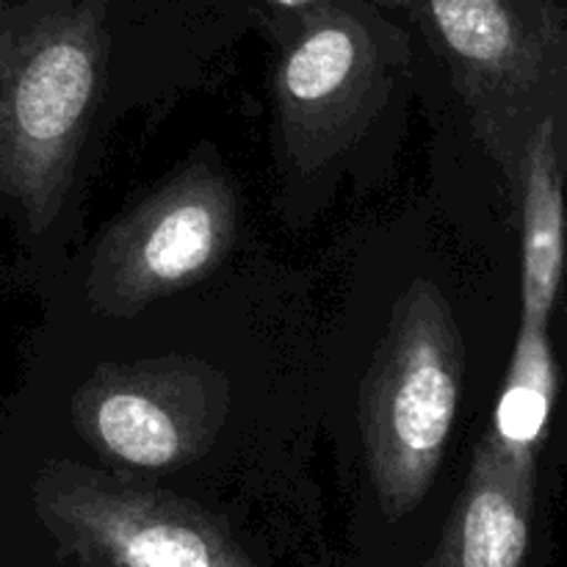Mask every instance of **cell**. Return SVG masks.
I'll use <instances>...</instances> for the list:
<instances>
[{
    "label": "cell",
    "instance_id": "cell-1",
    "mask_svg": "<svg viewBox=\"0 0 567 567\" xmlns=\"http://www.w3.org/2000/svg\"><path fill=\"white\" fill-rule=\"evenodd\" d=\"M465 347L452 305L432 280L396 299L360 388V432L377 504L399 524L424 504L460 410Z\"/></svg>",
    "mask_w": 567,
    "mask_h": 567
},
{
    "label": "cell",
    "instance_id": "cell-2",
    "mask_svg": "<svg viewBox=\"0 0 567 567\" xmlns=\"http://www.w3.org/2000/svg\"><path fill=\"white\" fill-rule=\"evenodd\" d=\"M105 6L81 0L0 61V194L33 233L53 225L75 177L103 81Z\"/></svg>",
    "mask_w": 567,
    "mask_h": 567
},
{
    "label": "cell",
    "instance_id": "cell-3",
    "mask_svg": "<svg viewBox=\"0 0 567 567\" xmlns=\"http://www.w3.org/2000/svg\"><path fill=\"white\" fill-rule=\"evenodd\" d=\"M31 502L61 565L264 567L203 504L72 460L39 471Z\"/></svg>",
    "mask_w": 567,
    "mask_h": 567
},
{
    "label": "cell",
    "instance_id": "cell-4",
    "mask_svg": "<svg viewBox=\"0 0 567 567\" xmlns=\"http://www.w3.org/2000/svg\"><path fill=\"white\" fill-rule=\"evenodd\" d=\"M236 230L230 181L205 161H192L103 233L86 275L89 308L131 319L197 286L219 269Z\"/></svg>",
    "mask_w": 567,
    "mask_h": 567
},
{
    "label": "cell",
    "instance_id": "cell-5",
    "mask_svg": "<svg viewBox=\"0 0 567 567\" xmlns=\"http://www.w3.org/2000/svg\"><path fill=\"white\" fill-rule=\"evenodd\" d=\"M402 55V37L358 0L305 17L275 78L288 161L310 175L343 153L374 120Z\"/></svg>",
    "mask_w": 567,
    "mask_h": 567
},
{
    "label": "cell",
    "instance_id": "cell-6",
    "mask_svg": "<svg viewBox=\"0 0 567 567\" xmlns=\"http://www.w3.org/2000/svg\"><path fill=\"white\" fill-rule=\"evenodd\" d=\"M230 382L192 354L103 363L72 396V424L92 452L131 471L197 463L225 430Z\"/></svg>",
    "mask_w": 567,
    "mask_h": 567
},
{
    "label": "cell",
    "instance_id": "cell-7",
    "mask_svg": "<svg viewBox=\"0 0 567 567\" xmlns=\"http://www.w3.org/2000/svg\"><path fill=\"white\" fill-rule=\"evenodd\" d=\"M430 20L460 92L487 122L540 83L548 28L520 0H430Z\"/></svg>",
    "mask_w": 567,
    "mask_h": 567
},
{
    "label": "cell",
    "instance_id": "cell-8",
    "mask_svg": "<svg viewBox=\"0 0 567 567\" xmlns=\"http://www.w3.org/2000/svg\"><path fill=\"white\" fill-rule=\"evenodd\" d=\"M535 468L482 437L435 546L415 567H532Z\"/></svg>",
    "mask_w": 567,
    "mask_h": 567
},
{
    "label": "cell",
    "instance_id": "cell-9",
    "mask_svg": "<svg viewBox=\"0 0 567 567\" xmlns=\"http://www.w3.org/2000/svg\"><path fill=\"white\" fill-rule=\"evenodd\" d=\"M565 266V197L554 120H543L524 153L520 321L548 327Z\"/></svg>",
    "mask_w": 567,
    "mask_h": 567
},
{
    "label": "cell",
    "instance_id": "cell-10",
    "mask_svg": "<svg viewBox=\"0 0 567 567\" xmlns=\"http://www.w3.org/2000/svg\"><path fill=\"white\" fill-rule=\"evenodd\" d=\"M554 396H557V363L548 341V327L520 321L507 380L498 393L487 437L515 463L535 468L537 449L551 419Z\"/></svg>",
    "mask_w": 567,
    "mask_h": 567
},
{
    "label": "cell",
    "instance_id": "cell-11",
    "mask_svg": "<svg viewBox=\"0 0 567 567\" xmlns=\"http://www.w3.org/2000/svg\"><path fill=\"white\" fill-rule=\"evenodd\" d=\"M271 6H277V9H286V11H302L305 17L313 14L316 9H321V6L332 3V0H269Z\"/></svg>",
    "mask_w": 567,
    "mask_h": 567
}]
</instances>
